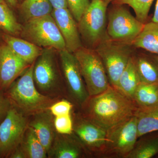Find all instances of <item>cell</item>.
<instances>
[{"instance_id": "obj_1", "label": "cell", "mask_w": 158, "mask_h": 158, "mask_svg": "<svg viewBox=\"0 0 158 158\" xmlns=\"http://www.w3.org/2000/svg\"><path fill=\"white\" fill-rule=\"evenodd\" d=\"M84 107L85 117L107 131L134 116L138 109L132 99L111 85L90 97Z\"/></svg>"}, {"instance_id": "obj_2", "label": "cell", "mask_w": 158, "mask_h": 158, "mask_svg": "<svg viewBox=\"0 0 158 158\" xmlns=\"http://www.w3.org/2000/svg\"><path fill=\"white\" fill-rule=\"evenodd\" d=\"M34 63L5 92L11 104L29 117L49 110L56 100L44 95L37 90L33 77Z\"/></svg>"}, {"instance_id": "obj_3", "label": "cell", "mask_w": 158, "mask_h": 158, "mask_svg": "<svg viewBox=\"0 0 158 158\" xmlns=\"http://www.w3.org/2000/svg\"><path fill=\"white\" fill-rule=\"evenodd\" d=\"M90 97L104 92L110 86L104 65L95 50L83 47L74 53Z\"/></svg>"}, {"instance_id": "obj_4", "label": "cell", "mask_w": 158, "mask_h": 158, "mask_svg": "<svg viewBox=\"0 0 158 158\" xmlns=\"http://www.w3.org/2000/svg\"><path fill=\"white\" fill-rule=\"evenodd\" d=\"M21 34L24 39L40 47L66 49L64 39L51 14L26 22Z\"/></svg>"}, {"instance_id": "obj_5", "label": "cell", "mask_w": 158, "mask_h": 158, "mask_svg": "<svg viewBox=\"0 0 158 158\" xmlns=\"http://www.w3.org/2000/svg\"><path fill=\"white\" fill-rule=\"evenodd\" d=\"M52 48L43 51L34 63L33 77L35 86L40 93L57 99L63 96L65 89L59 81Z\"/></svg>"}, {"instance_id": "obj_6", "label": "cell", "mask_w": 158, "mask_h": 158, "mask_svg": "<svg viewBox=\"0 0 158 158\" xmlns=\"http://www.w3.org/2000/svg\"><path fill=\"white\" fill-rule=\"evenodd\" d=\"M109 5L105 0H92L77 23L79 33L89 46L96 48L108 37L106 11Z\"/></svg>"}, {"instance_id": "obj_7", "label": "cell", "mask_w": 158, "mask_h": 158, "mask_svg": "<svg viewBox=\"0 0 158 158\" xmlns=\"http://www.w3.org/2000/svg\"><path fill=\"white\" fill-rule=\"evenodd\" d=\"M95 50L103 63L110 85L116 88L119 77L131 57L130 44L113 41L108 37L99 43Z\"/></svg>"}, {"instance_id": "obj_8", "label": "cell", "mask_w": 158, "mask_h": 158, "mask_svg": "<svg viewBox=\"0 0 158 158\" xmlns=\"http://www.w3.org/2000/svg\"><path fill=\"white\" fill-rule=\"evenodd\" d=\"M114 5L108 15L107 34L113 41L132 44L144 23L134 17L123 5Z\"/></svg>"}, {"instance_id": "obj_9", "label": "cell", "mask_w": 158, "mask_h": 158, "mask_svg": "<svg viewBox=\"0 0 158 158\" xmlns=\"http://www.w3.org/2000/svg\"><path fill=\"white\" fill-rule=\"evenodd\" d=\"M29 122V116L11 105L6 117L0 123V158H8L20 145L28 127Z\"/></svg>"}, {"instance_id": "obj_10", "label": "cell", "mask_w": 158, "mask_h": 158, "mask_svg": "<svg viewBox=\"0 0 158 158\" xmlns=\"http://www.w3.org/2000/svg\"><path fill=\"white\" fill-rule=\"evenodd\" d=\"M138 138L137 119L134 115L107 131L102 152L125 158L135 147Z\"/></svg>"}, {"instance_id": "obj_11", "label": "cell", "mask_w": 158, "mask_h": 158, "mask_svg": "<svg viewBox=\"0 0 158 158\" xmlns=\"http://www.w3.org/2000/svg\"><path fill=\"white\" fill-rule=\"evenodd\" d=\"M62 72L70 97L77 104L84 106L89 99L88 93L77 60L66 49L59 51Z\"/></svg>"}, {"instance_id": "obj_12", "label": "cell", "mask_w": 158, "mask_h": 158, "mask_svg": "<svg viewBox=\"0 0 158 158\" xmlns=\"http://www.w3.org/2000/svg\"><path fill=\"white\" fill-rule=\"evenodd\" d=\"M28 65L7 44L0 46V89L6 92Z\"/></svg>"}, {"instance_id": "obj_13", "label": "cell", "mask_w": 158, "mask_h": 158, "mask_svg": "<svg viewBox=\"0 0 158 158\" xmlns=\"http://www.w3.org/2000/svg\"><path fill=\"white\" fill-rule=\"evenodd\" d=\"M73 123V133L88 149L102 152L106 141L107 130L86 118H79Z\"/></svg>"}, {"instance_id": "obj_14", "label": "cell", "mask_w": 158, "mask_h": 158, "mask_svg": "<svg viewBox=\"0 0 158 158\" xmlns=\"http://www.w3.org/2000/svg\"><path fill=\"white\" fill-rule=\"evenodd\" d=\"M51 15L64 39L66 49L74 53L82 48L77 23L68 8L53 9Z\"/></svg>"}, {"instance_id": "obj_15", "label": "cell", "mask_w": 158, "mask_h": 158, "mask_svg": "<svg viewBox=\"0 0 158 158\" xmlns=\"http://www.w3.org/2000/svg\"><path fill=\"white\" fill-rule=\"evenodd\" d=\"M73 135V133L70 135H62L57 133L53 142L48 152V157H84L86 155L85 146L75 135Z\"/></svg>"}, {"instance_id": "obj_16", "label": "cell", "mask_w": 158, "mask_h": 158, "mask_svg": "<svg viewBox=\"0 0 158 158\" xmlns=\"http://www.w3.org/2000/svg\"><path fill=\"white\" fill-rule=\"evenodd\" d=\"M30 117L29 126L34 130L41 144L48 152L57 133L54 126L53 115L49 110H48Z\"/></svg>"}, {"instance_id": "obj_17", "label": "cell", "mask_w": 158, "mask_h": 158, "mask_svg": "<svg viewBox=\"0 0 158 158\" xmlns=\"http://www.w3.org/2000/svg\"><path fill=\"white\" fill-rule=\"evenodd\" d=\"M3 38L6 44L21 59L31 65L42 53L40 47L26 40L20 39L9 34H5Z\"/></svg>"}, {"instance_id": "obj_18", "label": "cell", "mask_w": 158, "mask_h": 158, "mask_svg": "<svg viewBox=\"0 0 158 158\" xmlns=\"http://www.w3.org/2000/svg\"><path fill=\"white\" fill-rule=\"evenodd\" d=\"M137 119L138 137L158 131V104L138 108L135 114Z\"/></svg>"}, {"instance_id": "obj_19", "label": "cell", "mask_w": 158, "mask_h": 158, "mask_svg": "<svg viewBox=\"0 0 158 158\" xmlns=\"http://www.w3.org/2000/svg\"><path fill=\"white\" fill-rule=\"evenodd\" d=\"M132 44L137 48L158 55V23L152 21L144 24Z\"/></svg>"}, {"instance_id": "obj_20", "label": "cell", "mask_w": 158, "mask_h": 158, "mask_svg": "<svg viewBox=\"0 0 158 158\" xmlns=\"http://www.w3.org/2000/svg\"><path fill=\"white\" fill-rule=\"evenodd\" d=\"M140 83L135 59L131 57L119 77L116 88L133 100L135 91Z\"/></svg>"}, {"instance_id": "obj_21", "label": "cell", "mask_w": 158, "mask_h": 158, "mask_svg": "<svg viewBox=\"0 0 158 158\" xmlns=\"http://www.w3.org/2000/svg\"><path fill=\"white\" fill-rule=\"evenodd\" d=\"M19 9L27 22L51 14L53 8L49 0H23Z\"/></svg>"}, {"instance_id": "obj_22", "label": "cell", "mask_w": 158, "mask_h": 158, "mask_svg": "<svg viewBox=\"0 0 158 158\" xmlns=\"http://www.w3.org/2000/svg\"><path fill=\"white\" fill-rule=\"evenodd\" d=\"M27 158H48V152L41 144L36 133L28 126L20 144Z\"/></svg>"}, {"instance_id": "obj_23", "label": "cell", "mask_w": 158, "mask_h": 158, "mask_svg": "<svg viewBox=\"0 0 158 158\" xmlns=\"http://www.w3.org/2000/svg\"><path fill=\"white\" fill-rule=\"evenodd\" d=\"M133 100L138 108H147L158 104V84L140 83Z\"/></svg>"}, {"instance_id": "obj_24", "label": "cell", "mask_w": 158, "mask_h": 158, "mask_svg": "<svg viewBox=\"0 0 158 158\" xmlns=\"http://www.w3.org/2000/svg\"><path fill=\"white\" fill-rule=\"evenodd\" d=\"M135 61L141 83L158 84V59L144 56Z\"/></svg>"}, {"instance_id": "obj_25", "label": "cell", "mask_w": 158, "mask_h": 158, "mask_svg": "<svg viewBox=\"0 0 158 158\" xmlns=\"http://www.w3.org/2000/svg\"><path fill=\"white\" fill-rule=\"evenodd\" d=\"M0 29L11 35L21 33L23 27L18 22L12 11L6 4L0 3Z\"/></svg>"}, {"instance_id": "obj_26", "label": "cell", "mask_w": 158, "mask_h": 158, "mask_svg": "<svg viewBox=\"0 0 158 158\" xmlns=\"http://www.w3.org/2000/svg\"><path fill=\"white\" fill-rule=\"evenodd\" d=\"M158 154V136L136 143L126 158H150Z\"/></svg>"}, {"instance_id": "obj_27", "label": "cell", "mask_w": 158, "mask_h": 158, "mask_svg": "<svg viewBox=\"0 0 158 158\" xmlns=\"http://www.w3.org/2000/svg\"><path fill=\"white\" fill-rule=\"evenodd\" d=\"M154 0H113L114 5H127L135 11L136 17L141 22L144 23L148 17L151 6Z\"/></svg>"}, {"instance_id": "obj_28", "label": "cell", "mask_w": 158, "mask_h": 158, "mask_svg": "<svg viewBox=\"0 0 158 158\" xmlns=\"http://www.w3.org/2000/svg\"><path fill=\"white\" fill-rule=\"evenodd\" d=\"M54 123L57 133L62 135H70L73 133V121L70 114L55 116Z\"/></svg>"}, {"instance_id": "obj_29", "label": "cell", "mask_w": 158, "mask_h": 158, "mask_svg": "<svg viewBox=\"0 0 158 158\" xmlns=\"http://www.w3.org/2000/svg\"><path fill=\"white\" fill-rule=\"evenodd\" d=\"M67 6L74 18L78 23L90 2V0H66Z\"/></svg>"}, {"instance_id": "obj_30", "label": "cell", "mask_w": 158, "mask_h": 158, "mask_svg": "<svg viewBox=\"0 0 158 158\" xmlns=\"http://www.w3.org/2000/svg\"><path fill=\"white\" fill-rule=\"evenodd\" d=\"M72 108L73 105L70 102L66 100L62 99L54 102L49 110L55 117L71 114Z\"/></svg>"}, {"instance_id": "obj_31", "label": "cell", "mask_w": 158, "mask_h": 158, "mask_svg": "<svg viewBox=\"0 0 158 158\" xmlns=\"http://www.w3.org/2000/svg\"><path fill=\"white\" fill-rule=\"evenodd\" d=\"M11 105L5 91L0 89V123L6 117Z\"/></svg>"}, {"instance_id": "obj_32", "label": "cell", "mask_w": 158, "mask_h": 158, "mask_svg": "<svg viewBox=\"0 0 158 158\" xmlns=\"http://www.w3.org/2000/svg\"><path fill=\"white\" fill-rule=\"evenodd\" d=\"M8 158H27V156L19 145L11 153Z\"/></svg>"}, {"instance_id": "obj_33", "label": "cell", "mask_w": 158, "mask_h": 158, "mask_svg": "<svg viewBox=\"0 0 158 158\" xmlns=\"http://www.w3.org/2000/svg\"><path fill=\"white\" fill-rule=\"evenodd\" d=\"M53 9L68 8L66 0H49Z\"/></svg>"}, {"instance_id": "obj_34", "label": "cell", "mask_w": 158, "mask_h": 158, "mask_svg": "<svg viewBox=\"0 0 158 158\" xmlns=\"http://www.w3.org/2000/svg\"><path fill=\"white\" fill-rule=\"evenodd\" d=\"M152 21L158 23V0H157L154 13L153 16Z\"/></svg>"}, {"instance_id": "obj_35", "label": "cell", "mask_w": 158, "mask_h": 158, "mask_svg": "<svg viewBox=\"0 0 158 158\" xmlns=\"http://www.w3.org/2000/svg\"><path fill=\"white\" fill-rule=\"evenodd\" d=\"M9 6L11 7H15L17 5L18 1V0H5Z\"/></svg>"}, {"instance_id": "obj_36", "label": "cell", "mask_w": 158, "mask_h": 158, "mask_svg": "<svg viewBox=\"0 0 158 158\" xmlns=\"http://www.w3.org/2000/svg\"><path fill=\"white\" fill-rule=\"evenodd\" d=\"M113 0H105V1H106L108 4H109L111 2H113Z\"/></svg>"}, {"instance_id": "obj_37", "label": "cell", "mask_w": 158, "mask_h": 158, "mask_svg": "<svg viewBox=\"0 0 158 158\" xmlns=\"http://www.w3.org/2000/svg\"><path fill=\"white\" fill-rule=\"evenodd\" d=\"M0 3H2V4H6L5 0H0Z\"/></svg>"}, {"instance_id": "obj_38", "label": "cell", "mask_w": 158, "mask_h": 158, "mask_svg": "<svg viewBox=\"0 0 158 158\" xmlns=\"http://www.w3.org/2000/svg\"><path fill=\"white\" fill-rule=\"evenodd\" d=\"M18 2H23V0H18Z\"/></svg>"}, {"instance_id": "obj_39", "label": "cell", "mask_w": 158, "mask_h": 158, "mask_svg": "<svg viewBox=\"0 0 158 158\" xmlns=\"http://www.w3.org/2000/svg\"><path fill=\"white\" fill-rule=\"evenodd\" d=\"M90 1H92V0H90Z\"/></svg>"}]
</instances>
